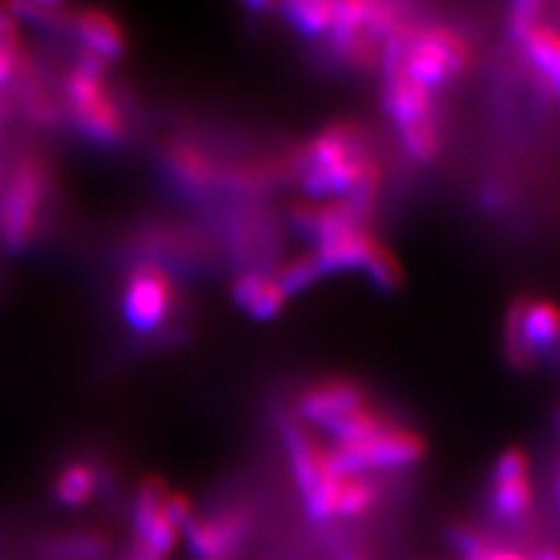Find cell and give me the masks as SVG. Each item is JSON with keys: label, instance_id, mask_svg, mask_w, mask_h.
<instances>
[{"label": "cell", "instance_id": "6da1fadb", "mask_svg": "<svg viewBox=\"0 0 560 560\" xmlns=\"http://www.w3.org/2000/svg\"><path fill=\"white\" fill-rule=\"evenodd\" d=\"M300 180L313 201L374 206L381 173L364 136L353 125H335L315 136L300 162Z\"/></svg>", "mask_w": 560, "mask_h": 560}, {"label": "cell", "instance_id": "7a4b0ae2", "mask_svg": "<svg viewBox=\"0 0 560 560\" xmlns=\"http://www.w3.org/2000/svg\"><path fill=\"white\" fill-rule=\"evenodd\" d=\"M68 115L75 129L96 145H117L127 136V119L105 86V63L82 51L63 82Z\"/></svg>", "mask_w": 560, "mask_h": 560}, {"label": "cell", "instance_id": "3957f363", "mask_svg": "<svg viewBox=\"0 0 560 560\" xmlns=\"http://www.w3.org/2000/svg\"><path fill=\"white\" fill-rule=\"evenodd\" d=\"M385 108L399 133L401 145L416 162H432L440 152V131H436L432 94L418 86L399 66L395 47H385Z\"/></svg>", "mask_w": 560, "mask_h": 560}, {"label": "cell", "instance_id": "277c9868", "mask_svg": "<svg viewBox=\"0 0 560 560\" xmlns=\"http://www.w3.org/2000/svg\"><path fill=\"white\" fill-rule=\"evenodd\" d=\"M399 66L425 92L434 94L458 78L469 63V47L458 33L446 26L409 31L399 26L388 35Z\"/></svg>", "mask_w": 560, "mask_h": 560}, {"label": "cell", "instance_id": "5b68a950", "mask_svg": "<svg viewBox=\"0 0 560 560\" xmlns=\"http://www.w3.org/2000/svg\"><path fill=\"white\" fill-rule=\"evenodd\" d=\"M49 189V168L38 154H24L12 168L0 199V241L12 255L24 253L35 230Z\"/></svg>", "mask_w": 560, "mask_h": 560}, {"label": "cell", "instance_id": "8992f818", "mask_svg": "<svg viewBox=\"0 0 560 560\" xmlns=\"http://www.w3.org/2000/svg\"><path fill=\"white\" fill-rule=\"evenodd\" d=\"M423 436L385 425L376 434L353 444H335L325 451V465L335 477H366L372 469L411 467L425 458Z\"/></svg>", "mask_w": 560, "mask_h": 560}, {"label": "cell", "instance_id": "52a82bcc", "mask_svg": "<svg viewBox=\"0 0 560 560\" xmlns=\"http://www.w3.org/2000/svg\"><path fill=\"white\" fill-rule=\"evenodd\" d=\"M121 308L127 325L138 335L160 329L173 308V285L166 273L150 265L138 267L127 280Z\"/></svg>", "mask_w": 560, "mask_h": 560}, {"label": "cell", "instance_id": "ba28073f", "mask_svg": "<svg viewBox=\"0 0 560 560\" xmlns=\"http://www.w3.org/2000/svg\"><path fill=\"white\" fill-rule=\"evenodd\" d=\"M533 504V481L528 455L521 448L504 451L493 467L490 506L500 521H518Z\"/></svg>", "mask_w": 560, "mask_h": 560}, {"label": "cell", "instance_id": "9c48e42d", "mask_svg": "<svg viewBox=\"0 0 560 560\" xmlns=\"http://www.w3.org/2000/svg\"><path fill=\"white\" fill-rule=\"evenodd\" d=\"M360 407H366V395L360 385L346 378H335L313 385L300 397V401H296V420L306 428H325L331 420Z\"/></svg>", "mask_w": 560, "mask_h": 560}, {"label": "cell", "instance_id": "30bf717a", "mask_svg": "<svg viewBox=\"0 0 560 560\" xmlns=\"http://www.w3.org/2000/svg\"><path fill=\"white\" fill-rule=\"evenodd\" d=\"M248 521L241 512H222L215 516H197L185 528V539L189 553L197 560L232 558L234 549L241 545Z\"/></svg>", "mask_w": 560, "mask_h": 560}, {"label": "cell", "instance_id": "8fae6325", "mask_svg": "<svg viewBox=\"0 0 560 560\" xmlns=\"http://www.w3.org/2000/svg\"><path fill=\"white\" fill-rule=\"evenodd\" d=\"M68 28L84 45L86 55L105 61H117L127 51V35L115 16L96 8H84L70 12Z\"/></svg>", "mask_w": 560, "mask_h": 560}, {"label": "cell", "instance_id": "7c38bea8", "mask_svg": "<svg viewBox=\"0 0 560 560\" xmlns=\"http://www.w3.org/2000/svg\"><path fill=\"white\" fill-rule=\"evenodd\" d=\"M280 436H283L294 483L300 488L302 498H306L329 475L325 465V451L315 444L311 432L300 420H285Z\"/></svg>", "mask_w": 560, "mask_h": 560}, {"label": "cell", "instance_id": "4fadbf2b", "mask_svg": "<svg viewBox=\"0 0 560 560\" xmlns=\"http://www.w3.org/2000/svg\"><path fill=\"white\" fill-rule=\"evenodd\" d=\"M376 245L378 241L370 232V226L364 224L320 241L313 248V257L318 261L323 276L341 273L350 269H362Z\"/></svg>", "mask_w": 560, "mask_h": 560}, {"label": "cell", "instance_id": "5bb4252c", "mask_svg": "<svg viewBox=\"0 0 560 560\" xmlns=\"http://www.w3.org/2000/svg\"><path fill=\"white\" fill-rule=\"evenodd\" d=\"M234 304L250 315L257 323H269L283 313L288 304V294L278 285L276 276L259 271L241 273L232 285Z\"/></svg>", "mask_w": 560, "mask_h": 560}, {"label": "cell", "instance_id": "9a60e30c", "mask_svg": "<svg viewBox=\"0 0 560 560\" xmlns=\"http://www.w3.org/2000/svg\"><path fill=\"white\" fill-rule=\"evenodd\" d=\"M164 162L171 178L189 191H203L218 178L213 160L201 148L187 143V140L171 143L164 150Z\"/></svg>", "mask_w": 560, "mask_h": 560}, {"label": "cell", "instance_id": "2e32d148", "mask_svg": "<svg viewBox=\"0 0 560 560\" xmlns=\"http://www.w3.org/2000/svg\"><path fill=\"white\" fill-rule=\"evenodd\" d=\"M521 337L530 355L560 343V308L553 302H521Z\"/></svg>", "mask_w": 560, "mask_h": 560}, {"label": "cell", "instance_id": "e0dca14e", "mask_svg": "<svg viewBox=\"0 0 560 560\" xmlns=\"http://www.w3.org/2000/svg\"><path fill=\"white\" fill-rule=\"evenodd\" d=\"M98 488V471L90 463L66 465L55 481V500L66 510H78L90 502Z\"/></svg>", "mask_w": 560, "mask_h": 560}, {"label": "cell", "instance_id": "ac0fdd59", "mask_svg": "<svg viewBox=\"0 0 560 560\" xmlns=\"http://www.w3.org/2000/svg\"><path fill=\"white\" fill-rule=\"evenodd\" d=\"M523 49L539 75L560 94V33L539 26L523 40Z\"/></svg>", "mask_w": 560, "mask_h": 560}, {"label": "cell", "instance_id": "d6986e66", "mask_svg": "<svg viewBox=\"0 0 560 560\" xmlns=\"http://www.w3.org/2000/svg\"><path fill=\"white\" fill-rule=\"evenodd\" d=\"M280 12L285 22L306 38L329 35L331 22H335V3H325V0H296V3H285Z\"/></svg>", "mask_w": 560, "mask_h": 560}, {"label": "cell", "instance_id": "ffe728a7", "mask_svg": "<svg viewBox=\"0 0 560 560\" xmlns=\"http://www.w3.org/2000/svg\"><path fill=\"white\" fill-rule=\"evenodd\" d=\"M385 425H390V423L381 413L372 411L370 407H360L337 420H331V423H327L320 430H325L331 440H335V444H353V442H362V440H366V436L376 434Z\"/></svg>", "mask_w": 560, "mask_h": 560}, {"label": "cell", "instance_id": "44dd1931", "mask_svg": "<svg viewBox=\"0 0 560 560\" xmlns=\"http://www.w3.org/2000/svg\"><path fill=\"white\" fill-rule=\"evenodd\" d=\"M378 498V488L370 477H343L337 498V518H358L370 512Z\"/></svg>", "mask_w": 560, "mask_h": 560}, {"label": "cell", "instance_id": "7402d4cb", "mask_svg": "<svg viewBox=\"0 0 560 560\" xmlns=\"http://www.w3.org/2000/svg\"><path fill=\"white\" fill-rule=\"evenodd\" d=\"M320 278H325V276H323V271L318 267V261H315L313 253H306L302 257H294L276 276L278 285L283 288V292L288 294V300H290V296H294V294L306 292L308 288H313L315 283H318Z\"/></svg>", "mask_w": 560, "mask_h": 560}, {"label": "cell", "instance_id": "603a6c76", "mask_svg": "<svg viewBox=\"0 0 560 560\" xmlns=\"http://www.w3.org/2000/svg\"><path fill=\"white\" fill-rule=\"evenodd\" d=\"M362 271L370 276L372 283L383 292H395L401 283H405V273H401L399 261L388 248H383L381 243L376 245L370 259L364 261Z\"/></svg>", "mask_w": 560, "mask_h": 560}, {"label": "cell", "instance_id": "cb8c5ba5", "mask_svg": "<svg viewBox=\"0 0 560 560\" xmlns=\"http://www.w3.org/2000/svg\"><path fill=\"white\" fill-rule=\"evenodd\" d=\"M541 12H545V5L535 3V0H521V3H514L510 8V16H506V31H510L514 40L523 45V40L528 38L535 28L541 26Z\"/></svg>", "mask_w": 560, "mask_h": 560}, {"label": "cell", "instance_id": "d4e9b609", "mask_svg": "<svg viewBox=\"0 0 560 560\" xmlns=\"http://www.w3.org/2000/svg\"><path fill=\"white\" fill-rule=\"evenodd\" d=\"M448 539L463 560H479L488 549H493L481 533L467 528V525H453L448 530Z\"/></svg>", "mask_w": 560, "mask_h": 560}, {"label": "cell", "instance_id": "484cf974", "mask_svg": "<svg viewBox=\"0 0 560 560\" xmlns=\"http://www.w3.org/2000/svg\"><path fill=\"white\" fill-rule=\"evenodd\" d=\"M63 553L78 560H92L98 558L105 551V541L94 537V535H78V537H68L61 545Z\"/></svg>", "mask_w": 560, "mask_h": 560}, {"label": "cell", "instance_id": "4316f807", "mask_svg": "<svg viewBox=\"0 0 560 560\" xmlns=\"http://www.w3.org/2000/svg\"><path fill=\"white\" fill-rule=\"evenodd\" d=\"M166 516L183 535L187 525L197 518V512H195V504H191V500L185 493H168Z\"/></svg>", "mask_w": 560, "mask_h": 560}, {"label": "cell", "instance_id": "83f0119b", "mask_svg": "<svg viewBox=\"0 0 560 560\" xmlns=\"http://www.w3.org/2000/svg\"><path fill=\"white\" fill-rule=\"evenodd\" d=\"M24 68V59L16 49V43H0V86L10 84L14 78H20Z\"/></svg>", "mask_w": 560, "mask_h": 560}, {"label": "cell", "instance_id": "f1b7e54d", "mask_svg": "<svg viewBox=\"0 0 560 560\" xmlns=\"http://www.w3.org/2000/svg\"><path fill=\"white\" fill-rule=\"evenodd\" d=\"M16 35H20V31H16V20L8 8H0V38L16 43Z\"/></svg>", "mask_w": 560, "mask_h": 560}, {"label": "cell", "instance_id": "f546056e", "mask_svg": "<svg viewBox=\"0 0 560 560\" xmlns=\"http://www.w3.org/2000/svg\"><path fill=\"white\" fill-rule=\"evenodd\" d=\"M479 560H533V558H525L516 551H506V549H488Z\"/></svg>", "mask_w": 560, "mask_h": 560}, {"label": "cell", "instance_id": "4dcf8cb0", "mask_svg": "<svg viewBox=\"0 0 560 560\" xmlns=\"http://www.w3.org/2000/svg\"><path fill=\"white\" fill-rule=\"evenodd\" d=\"M533 560H560V551L558 549H547V551L537 553Z\"/></svg>", "mask_w": 560, "mask_h": 560}, {"label": "cell", "instance_id": "1f68e13d", "mask_svg": "<svg viewBox=\"0 0 560 560\" xmlns=\"http://www.w3.org/2000/svg\"><path fill=\"white\" fill-rule=\"evenodd\" d=\"M339 560H364V558H360V556H355V553H346V556H341Z\"/></svg>", "mask_w": 560, "mask_h": 560}, {"label": "cell", "instance_id": "d6a6232c", "mask_svg": "<svg viewBox=\"0 0 560 560\" xmlns=\"http://www.w3.org/2000/svg\"><path fill=\"white\" fill-rule=\"evenodd\" d=\"M558 500H560V479H558Z\"/></svg>", "mask_w": 560, "mask_h": 560}, {"label": "cell", "instance_id": "836d02e7", "mask_svg": "<svg viewBox=\"0 0 560 560\" xmlns=\"http://www.w3.org/2000/svg\"><path fill=\"white\" fill-rule=\"evenodd\" d=\"M213 560H232V558H213Z\"/></svg>", "mask_w": 560, "mask_h": 560}, {"label": "cell", "instance_id": "e575fe53", "mask_svg": "<svg viewBox=\"0 0 560 560\" xmlns=\"http://www.w3.org/2000/svg\"><path fill=\"white\" fill-rule=\"evenodd\" d=\"M0 43H10V40H3V38H0Z\"/></svg>", "mask_w": 560, "mask_h": 560}]
</instances>
